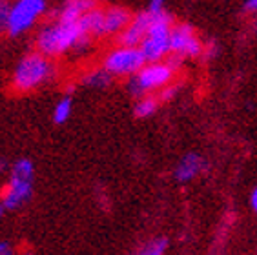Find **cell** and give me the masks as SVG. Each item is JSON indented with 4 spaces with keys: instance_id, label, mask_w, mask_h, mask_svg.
I'll return each mask as SVG.
<instances>
[{
    "instance_id": "1",
    "label": "cell",
    "mask_w": 257,
    "mask_h": 255,
    "mask_svg": "<svg viewBox=\"0 0 257 255\" xmlns=\"http://www.w3.org/2000/svg\"><path fill=\"white\" fill-rule=\"evenodd\" d=\"M89 42L91 39L84 33L80 22H64L55 19L37 35V51L48 59H53L68 53L69 49H86Z\"/></svg>"
},
{
    "instance_id": "2",
    "label": "cell",
    "mask_w": 257,
    "mask_h": 255,
    "mask_svg": "<svg viewBox=\"0 0 257 255\" xmlns=\"http://www.w3.org/2000/svg\"><path fill=\"white\" fill-rule=\"evenodd\" d=\"M53 62L40 51H31L19 60L11 75V88L17 93H30L53 77Z\"/></svg>"
},
{
    "instance_id": "3",
    "label": "cell",
    "mask_w": 257,
    "mask_h": 255,
    "mask_svg": "<svg viewBox=\"0 0 257 255\" xmlns=\"http://www.w3.org/2000/svg\"><path fill=\"white\" fill-rule=\"evenodd\" d=\"M177 64L179 59H175V57L159 60V62H146L137 75L130 77V93L141 98L144 95H152L154 91H159L164 86L172 84L173 77L177 73Z\"/></svg>"
},
{
    "instance_id": "4",
    "label": "cell",
    "mask_w": 257,
    "mask_h": 255,
    "mask_svg": "<svg viewBox=\"0 0 257 255\" xmlns=\"http://www.w3.org/2000/svg\"><path fill=\"white\" fill-rule=\"evenodd\" d=\"M152 22H150L148 33L141 42L139 49L143 51L146 62H159L166 60L170 55V33L173 28V17L168 11H157L152 13Z\"/></svg>"
},
{
    "instance_id": "5",
    "label": "cell",
    "mask_w": 257,
    "mask_h": 255,
    "mask_svg": "<svg viewBox=\"0 0 257 255\" xmlns=\"http://www.w3.org/2000/svg\"><path fill=\"white\" fill-rule=\"evenodd\" d=\"M146 64L143 51L130 46H117L102 60V68L111 77H134Z\"/></svg>"
},
{
    "instance_id": "6",
    "label": "cell",
    "mask_w": 257,
    "mask_h": 255,
    "mask_svg": "<svg viewBox=\"0 0 257 255\" xmlns=\"http://www.w3.org/2000/svg\"><path fill=\"white\" fill-rule=\"evenodd\" d=\"M46 0H15L10 10V22L6 33L10 37H20L31 30L35 22L44 15Z\"/></svg>"
},
{
    "instance_id": "7",
    "label": "cell",
    "mask_w": 257,
    "mask_h": 255,
    "mask_svg": "<svg viewBox=\"0 0 257 255\" xmlns=\"http://www.w3.org/2000/svg\"><path fill=\"white\" fill-rule=\"evenodd\" d=\"M170 53L179 60L183 57H199L201 53H204L203 42L199 40L192 24L181 22L173 26L170 33Z\"/></svg>"
},
{
    "instance_id": "8",
    "label": "cell",
    "mask_w": 257,
    "mask_h": 255,
    "mask_svg": "<svg viewBox=\"0 0 257 255\" xmlns=\"http://www.w3.org/2000/svg\"><path fill=\"white\" fill-rule=\"evenodd\" d=\"M31 191H33V181L11 175L8 186L2 191L0 202H2V206L6 210H17V208H20L22 204H26V202L30 201Z\"/></svg>"
},
{
    "instance_id": "9",
    "label": "cell",
    "mask_w": 257,
    "mask_h": 255,
    "mask_svg": "<svg viewBox=\"0 0 257 255\" xmlns=\"http://www.w3.org/2000/svg\"><path fill=\"white\" fill-rule=\"evenodd\" d=\"M150 22H152V15L150 11H141L134 19L130 20V24L117 35V42L119 46H130V48H139L141 42L144 40L146 33H148Z\"/></svg>"
},
{
    "instance_id": "10",
    "label": "cell",
    "mask_w": 257,
    "mask_h": 255,
    "mask_svg": "<svg viewBox=\"0 0 257 255\" xmlns=\"http://www.w3.org/2000/svg\"><path fill=\"white\" fill-rule=\"evenodd\" d=\"M134 19V15L130 13V10L122 8V6H111L104 10V37L106 35H117L130 24V20Z\"/></svg>"
},
{
    "instance_id": "11",
    "label": "cell",
    "mask_w": 257,
    "mask_h": 255,
    "mask_svg": "<svg viewBox=\"0 0 257 255\" xmlns=\"http://www.w3.org/2000/svg\"><path fill=\"white\" fill-rule=\"evenodd\" d=\"M93 8H97V0H66L57 11L55 19L64 22H79Z\"/></svg>"
},
{
    "instance_id": "12",
    "label": "cell",
    "mask_w": 257,
    "mask_h": 255,
    "mask_svg": "<svg viewBox=\"0 0 257 255\" xmlns=\"http://www.w3.org/2000/svg\"><path fill=\"white\" fill-rule=\"evenodd\" d=\"M204 170V159L197 153H188L184 155L179 164L175 166V179L179 182H190Z\"/></svg>"
},
{
    "instance_id": "13",
    "label": "cell",
    "mask_w": 257,
    "mask_h": 255,
    "mask_svg": "<svg viewBox=\"0 0 257 255\" xmlns=\"http://www.w3.org/2000/svg\"><path fill=\"white\" fill-rule=\"evenodd\" d=\"M84 33L88 35L89 39L95 37H104V10L102 8H93L91 11H88L82 19L79 20Z\"/></svg>"
},
{
    "instance_id": "14",
    "label": "cell",
    "mask_w": 257,
    "mask_h": 255,
    "mask_svg": "<svg viewBox=\"0 0 257 255\" xmlns=\"http://www.w3.org/2000/svg\"><path fill=\"white\" fill-rule=\"evenodd\" d=\"M159 104H161V100H159L155 95H144V97H141L137 100V104H135V117L139 118H146V117H152L155 111H157Z\"/></svg>"
},
{
    "instance_id": "15",
    "label": "cell",
    "mask_w": 257,
    "mask_h": 255,
    "mask_svg": "<svg viewBox=\"0 0 257 255\" xmlns=\"http://www.w3.org/2000/svg\"><path fill=\"white\" fill-rule=\"evenodd\" d=\"M82 82H84V86H88V88H106V86L111 82V75L104 68H99V69H93V71L86 73Z\"/></svg>"
},
{
    "instance_id": "16",
    "label": "cell",
    "mask_w": 257,
    "mask_h": 255,
    "mask_svg": "<svg viewBox=\"0 0 257 255\" xmlns=\"http://www.w3.org/2000/svg\"><path fill=\"white\" fill-rule=\"evenodd\" d=\"M71 111H73V100H71L69 95H66V97L60 98L59 102H57V106H55L53 122L55 124H64L66 120L71 117Z\"/></svg>"
},
{
    "instance_id": "17",
    "label": "cell",
    "mask_w": 257,
    "mask_h": 255,
    "mask_svg": "<svg viewBox=\"0 0 257 255\" xmlns=\"http://www.w3.org/2000/svg\"><path fill=\"white\" fill-rule=\"evenodd\" d=\"M166 250H168V240L161 237V239H154L146 242L135 255H164Z\"/></svg>"
},
{
    "instance_id": "18",
    "label": "cell",
    "mask_w": 257,
    "mask_h": 255,
    "mask_svg": "<svg viewBox=\"0 0 257 255\" xmlns=\"http://www.w3.org/2000/svg\"><path fill=\"white\" fill-rule=\"evenodd\" d=\"M10 10L11 4L8 0H0V31L8 30V22H10Z\"/></svg>"
},
{
    "instance_id": "19",
    "label": "cell",
    "mask_w": 257,
    "mask_h": 255,
    "mask_svg": "<svg viewBox=\"0 0 257 255\" xmlns=\"http://www.w3.org/2000/svg\"><path fill=\"white\" fill-rule=\"evenodd\" d=\"M177 91H179V84L172 82V84H168V86H164L163 89H159L157 98H159V100H170V98L175 97V93H177Z\"/></svg>"
},
{
    "instance_id": "20",
    "label": "cell",
    "mask_w": 257,
    "mask_h": 255,
    "mask_svg": "<svg viewBox=\"0 0 257 255\" xmlns=\"http://www.w3.org/2000/svg\"><path fill=\"white\" fill-rule=\"evenodd\" d=\"M163 10H164V0H150L148 11H152V13H157V11H163Z\"/></svg>"
},
{
    "instance_id": "21",
    "label": "cell",
    "mask_w": 257,
    "mask_h": 255,
    "mask_svg": "<svg viewBox=\"0 0 257 255\" xmlns=\"http://www.w3.org/2000/svg\"><path fill=\"white\" fill-rule=\"evenodd\" d=\"M0 255H13V248H11L10 242L0 240Z\"/></svg>"
},
{
    "instance_id": "22",
    "label": "cell",
    "mask_w": 257,
    "mask_h": 255,
    "mask_svg": "<svg viewBox=\"0 0 257 255\" xmlns=\"http://www.w3.org/2000/svg\"><path fill=\"white\" fill-rule=\"evenodd\" d=\"M244 11L246 13H257V0H244Z\"/></svg>"
},
{
    "instance_id": "23",
    "label": "cell",
    "mask_w": 257,
    "mask_h": 255,
    "mask_svg": "<svg viewBox=\"0 0 257 255\" xmlns=\"http://www.w3.org/2000/svg\"><path fill=\"white\" fill-rule=\"evenodd\" d=\"M206 55L208 57H215V55H217V46H215V42H210V44H208Z\"/></svg>"
},
{
    "instance_id": "24",
    "label": "cell",
    "mask_w": 257,
    "mask_h": 255,
    "mask_svg": "<svg viewBox=\"0 0 257 255\" xmlns=\"http://www.w3.org/2000/svg\"><path fill=\"white\" fill-rule=\"evenodd\" d=\"M250 204H252L253 211H255V213H257V188L252 191V197H250Z\"/></svg>"
},
{
    "instance_id": "25",
    "label": "cell",
    "mask_w": 257,
    "mask_h": 255,
    "mask_svg": "<svg viewBox=\"0 0 257 255\" xmlns=\"http://www.w3.org/2000/svg\"><path fill=\"white\" fill-rule=\"evenodd\" d=\"M6 168H8V162H6L4 159L0 157V173H4V172H6Z\"/></svg>"
},
{
    "instance_id": "26",
    "label": "cell",
    "mask_w": 257,
    "mask_h": 255,
    "mask_svg": "<svg viewBox=\"0 0 257 255\" xmlns=\"http://www.w3.org/2000/svg\"><path fill=\"white\" fill-rule=\"evenodd\" d=\"M4 210H6V208L2 206V202H0V217H2V213H4Z\"/></svg>"
},
{
    "instance_id": "27",
    "label": "cell",
    "mask_w": 257,
    "mask_h": 255,
    "mask_svg": "<svg viewBox=\"0 0 257 255\" xmlns=\"http://www.w3.org/2000/svg\"><path fill=\"white\" fill-rule=\"evenodd\" d=\"M255 31H257V24H255Z\"/></svg>"
}]
</instances>
